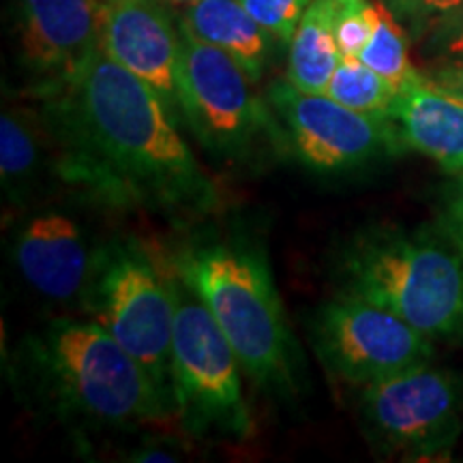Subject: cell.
Here are the masks:
<instances>
[{
	"mask_svg": "<svg viewBox=\"0 0 463 463\" xmlns=\"http://www.w3.org/2000/svg\"><path fill=\"white\" fill-rule=\"evenodd\" d=\"M181 22L202 42L234 58L251 82H260L273 37L249 15L241 0H200L187 7Z\"/></svg>",
	"mask_w": 463,
	"mask_h": 463,
	"instance_id": "2e32d148",
	"label": "cell"
},
{
	"mask_svg": "<svg viewBox=\"0 0 463 463\" xmlns=\"http://www.w3.org/2000/svg\"><path fill=\"white\" fill-rule=\"evenodd\" d=\"M420 54L427 61L444 65V62H463V5L453 14L438 22L420 42Z\"/></svg>",
	"mask_w": 463,
	"mask_h": 463,
	"instance_id": "603a6c76",
	"label": "cell"
},
{
	"mask_svg": "<svg viewBox=\"0 0 463 463\" xmlns=\"http://www.w3.org/2000/svg\"><path fill=\"white\" fill-rule=\"evenodd\" d=\"M269 101L286 125L288 144L311 170H354L397 150L386 116L354 112L324 92H305L288 80L270 86Z\"/></svg>",
	"mask_w": 463,
	"mask_h": 463,
	"instance_id": "30bf717a",
	"label": "cell"
},
{
	"mask_svg": "<svg viewBox=\"0 0 463 463\" xmlns=\"http://www.w3.org/2000/svg\"><path fill=\"white\" fill-rule=\"evenodd\" d=\"M380 5L372 0H335V39L341 56L358 58L378 24Z\"/></svg>",
	"mask_w": 463,
	"mask_h": 463,
	"instance_id": "ffe728a7",
	"label": "cell"
},
{
	"mask_svg": "<svg viewBox=\"0 0 463 463\" xmlns=\"http://www.w3.org/2000/svg\"><path fill=\"white\" fill-rule=\"evenodd\" d=\"M363 430L380 453L408 461L450 455L463 430V378L433 361L361 389Z\"/></svg>",
	"mask_w": 463,
	"mask_h": 463,
	"instance_id": "ba28073f",
	"label": "cell"
},
{
	"mask_svg": "<svg viewBox=\"0 0 463 463\" xmlns=\"http://www.w3.org/2000/svg\"><path fill=\"white\" fill-rule=\"evenodd\" d=\"M167 5H174V7H191V5H195V3H200V0H165Z\"/></svg>",
	"mask_w": 463,
	"mask_h": 463,
	"instance_id": "4316f807",
	"label": "cell"
},
{
	"mask_svg": "<svg viewBox=\"0 0 463 463\" xmlns=\"http://www.w3.org/2000/svg\"><path fill=\"white\" fill-rule=\"evenodd\" d=\"M50 174L62 181L61 137L48 109H5L0 116V181L5 198L11 204L26 206L43 189Z\"/></svg>",
	"mask_w": 463,
	"mask_h": 463,
	"instance_id": "9a60e30c",
	"label": "cell"
},
{
	"mask_svg": "<svg viewBox=\"0 0 463 463\" xmlns=\"http://www.w3.org/2000/svg\"><path fill=\"white\" fill-rule=\"evenodd\" d=\"M178 305V273L159 266L142 242L116 239L103 245L84 311L170 391V356Z\"/></svg>",
	"mask_w": 463,
	"mask_h": 463,
	"instance_id": "5b68a950",
	"label": "cell"
},
{
	"mask_svg": "<svg viewBox=\"0 0 463 463\" xmlns=\"http://www.w3.org/2000/svg\"><path fill=\"white\" fill-rule=\"evenodd\" d=\"M17 361L24 386L71 425L127 431L174 416L170 392L92 317L28 335Z\"/></svg>",
	"mask_w": 463,
	"mask_h": 463,
	"instance_id": "7a4b0ae2",
	"label": "cell"
},
{
	"mask_svg": "<svg viewBox=\"0 0 463 463\" xmlns=\"http://www.w3.org/2000/svg\"><path fill=\"white\" fill-rule=\"evenodd\" d=\"M170 391L174 416L194 438L247 439L253 416L242 392V367L206 305L178 277Z\"/></svg>",
	"mask_w": 463,
	"mask_h": 463,
	"instance_id": "8992f818",
	"label": "cell"
},
{
	"mask_svg": "<svg viewBox=\"0 0 463 463\" xmlns=\"http://www.w3.org/2000/svg\"><path fill=\"white\" fill-rule=\"evenodd\" d=\"M241 3L275 42L289 43L311 0H241Z\"/></svg>",
	"mask_w": 463,
	"mask_h": 463,
	"instance_id": "44dd1931",
	"label": "cell"
},
{
	"mask_svg": "<svg viewBox=\"0 0 463 463\" xmlns=\"http://www.w3.org/2000/svg\"><path fill=\"white\" fill-rule=\"evenodd\" d=\"M103 0H17L20 61L52 95L82 75L101 48Z\"/></svg>",
	"mask_w": 463,
	"mask_h": 463,
	"instance_id": "7c38bea8",
	"label": "cell"
},
{
	"mask_svg": "<svg viewBox=\"0 0 463 463\" xmlns=\"http://www.w3.org/2000/svg\"><path fill=\"white\" fill-rule=\"evenodd\" d=\"M311 341L326 372L358 389L433 361L436 344L392 311L341 289L316 311Z\"/></svg>",
	"mask_w": 463,
	"mask_h": 463,
	"instance_id": "9c48e42d",
	"label": "cell"
},
{
	"mask_svg": "<svg viewBox=\"0 0 463 463\" xmlns=\"http://www.w3.org/2000/svg\"><path fill=\"white\" fill-rule=\"evenodd\" d=\"M412 42H420L442 17L459 9L463 0H380Z\"/></svg>",
	"mask_w": 463,
	"mask_h": 463,
	"instance_id": "7402d4cb",
	"label": "cell"
},
{
	"mask_svg": "<svg viewBox=\"0 0 463 463\" xmlns=\"http://www.w3.org/2000/svg\"><path fill=\"white\" fill-rule=\"evenodd\" d=\"M442 230L463 253V176H457V183L453 184L447 198V206H444L442 215Z\"/></svg>",
	"mask_w": 463,
	"mask_h": 463,
	"instance_id": "cb8c5ba5",
	"label": "cell"
},
{
	"mask_svg": "<svg viewBox=\"0 0 463 463\" xmlns=\"http://www.w3.org/2000/svg\"><path fill=\"white\" fill-rule=\"evenodd\" d=\"M174 269L211 311L242 373L270 395H297L303 356L264 253L247 242H206L178 253Z\"/></svg>",
	"mask_w": 463,
	"mask_h": 463,
	"instance_id": "3957f363",
	"label": "cell"
},
{
	"mask_svg": "<svg viewBox=\"0 0 463 463\" xmlns=\"http://www.w3.org/2000/svg\"><path fill=\"white\" fill-rule=\"evenodd\" d=\"M234 58L202 42L181 22L178 112L211 157L245 164L262 144L279 146L270 109Z\"/></svg>",
	"mask_w": 463,
	"mask_h": 463,
	"instance_id": "52a82bcc",
	"label": "cell"
},
{
	"mask_svg": "<svg viewBox=\"0 0 463 463\" xmlns=\"http://www.w3.org/2000/svg\"><path fill=\"white\" fill-rule=\"evenodd\" d=\"M103 245L80 217L62 208H42L15 230L11 260L22 281L42 298L82 305Z\"/></svg>",
	"mask_w": 463,
	"mask_h": 463,
	"instance_id": "8fae6325",
	"label": "cell"
},
{
	"mask_svg": "<svg viewBox=\"0 0 463 463\" xmlns=\"http://www.w3.org/2000/svg\"><path fill=\"white\" fill-rule=\"evenodd\" d=\"M378 5V24H375L372 39H369V43L364 45V50L358 58H361L364 65L372 67L375 73H380L382 78H386L399 89L408 80H412L419 73V69H414L412 61H410L408 34H405L403 26L399 24L384 5Z\"/></svg>",
	"mask_w": 463,
	"mask_h": 463,
	"instance_id": "d6986e66",
	"label": "cell"
},
{
	"mask_svg": "<svg viewBox=\"0 0 463 463\" xmlns=\"http://www.w3.org/2000/svg\"><path fill=\"white\" fill-rule=\"evenodd\" d=\"M386 118L397 150H414L463 176V99L419 71L399 86Z\"/></svg>",
	"mask_w": 463,
	"mask_h": 463,
	"instance_id": "5bb4252c",
	"label": "cell"
},
{
	"mask_svg": "<svg viewBox=\"0 0 463 463\" xmlns=\"http://www.w3.org/2000/svg\"><path fill=\"white\" fill-rule=\"evenodd\" d=\"M71 184L114 204L206 213L217 191L178 129V112L101 48L67 89L43 95Z\"/></svg>",
	"mask_w": 463,
	"mask_h": 463,
	"instance_id": "6da1fadb",
	"label": "cell"
},
{
	"mask_svg": "<svg viewBox=\"0 0 463 463\" xmlns=\"http://www.w3.org/2000/svg\"><path fill=\"white\" fill-rule=\"evenodd\" d=\"M137 455L140 457H133L136 461H176L178 459V457L165 453V450H142V453Z\"/></svg>",
	"mask_w": 463,
	"mask_h": 463,
	"instance_id": "484cf974",
	"label": "cell"
},
{
	"mask_svg": "<svg viewBox=\"0 0 463 463\" xmlns=\"http://www.w3.org/2000/svg\"><path fill=\"white\" fill-rule=\"evenodd\" d=\"M101 50L178 112L181 22L164 0H103Z\"/></svg>",
	"mask_w": 463,
	"mask_h": 463,
	"instance_id": "4fadbf2b",
	"label": "cell"
},
{
	"mask_svg": "<svg viewBox=\"0 0 463 463\" xmlns=\"http://www.w3.org/2000/svg\"><path fill=\"white\" fill-rule=\"evenodd\" d=\"M341 58L335 39V0H311L289 42L286 80L305 92H324Z\"/></svg>",
	"mask_w": 463,
	"mask_h": 463,
	"instance_id": "e0dca14e",
	"label": "cell"
},
{
	"mask_svg": "<svg viewBox=\"0 0 463 463\" xmlns=\"http://www.w3.org/2000/svg\"><path fill=\"white\" fill-rule=\"evenodd\" d=\"M425 75H430L433 82L444 86V89L463 99V62H444V65L431 67L430 71H425Z\"/></svg>",
	"mask_w": 463,
	"mask_h": 463,
	"instance_id": "d4e9b609",
	"label": "cell"
},
{
	"mask_svg": "<svg viewBox=\"0 0 463 463\" xmlns=\"http://www.w3.org/2000/svg\"><path fill=\"white\" fill-rule=\"evenodd\" d=\"M339 273L341 292L384 307L431 341L463 344V253L444 232H363L344 249Z\"/></svg>",
	"mask_w": 463,
	"mask_h": 463,
	"instance_id": "277c9868",
	"label": "cell"
},
{
	"mask_svg": "<svg viewBox=\"0 0 463 463\" xmlns=\"http://www.w3.org/2000/svg\"><path fill=\"white\" fill-rule=\"evenodd\" d=\"M399 89L372 67H367L361 58H341L335 69L331 82L324 95H328L341 106L361 114L386 116L395 101Z\"/></svg>",
	"mask_w": 463,
	"mask_h": 463,
	"instance_id": "ac0fdd59",
	"label": "cell"
}]
</instances>
